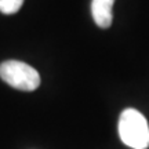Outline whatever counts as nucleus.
<instances>
[{"mask_svg": "<svg viewBox=\"0 0 149 149\" xmlns=\"http://www.w3.org/2000/svg\"><path fill=\"white\" fill-rule=\"evenodd\" d=\"M119 135L124 145L133 149L149 146V124L145 116L137 109H124L119 119Z\"/></svg>", "mask_w": 149, "mask_h": 149, "instance_id": "f257e3e1", "label": "nucleus"}, {"mask_svg": "<svg viewBox=\"0 0 149 149\" xmlns=\"http://www.w3.org/2000/svg\"><path fill=\"white\" fill-rule=\"evenodd\" d=\"M0 77L17 90L33 91L40 86V74L31 65L21 61H4L0 64Z\"/></svg>", "mask_w": 149, "mask_h": 149, "instance_id": "f03ea898", "label": "nucleus"}, {"mask_svg": "<svg viewBox=\"0 0 149 149\" xmlns=\"http://www.w3.org/2000/svg\"><path fill=\"white\" fill-rule=\"evenodd\" d=\"M115 0H93L91 1V14L95 24L102 29H107L112 25V8Z\"/></svg>", "mask_w": 149, "mask_h": 149, "instance_id": "7ed1b4c3", "label": "nucleus"}, {"mask_svg": "<svg viewBox=\"0 0 149 149\" xmlns=\"http://www.w3.org/2000/svg\"><path fill=\"white\" fill-rule=\"evenodd\" d=\"M24 0H0V13L3 14H15L22 7Z\"/></svg>", "mask_w": 149, "mask_h": 149, "instance_id": "20e7f679", "label": "nucleus"}]
</instances>
